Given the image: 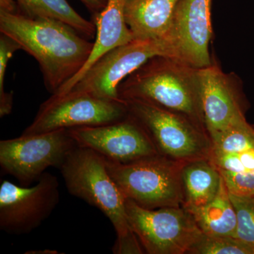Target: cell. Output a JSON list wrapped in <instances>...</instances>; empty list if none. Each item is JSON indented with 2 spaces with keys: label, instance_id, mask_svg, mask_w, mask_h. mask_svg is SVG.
<instances>
[{
  "label": "cell",
  "instance_id": "obj_1",
  "mask_svg": "<svg viewBox=\"0 0 254 254\" xmlns=\"http://www.w3.org/2000/svg\"><path fill=\"white\" fill-rule=\"evenodd\" d=\"M0 32L38 62L45 86L52 94L83 69L94 48V41L63 21L32 19L1 9Z\"/></svg>",
  "mask_w": 254,
  "mask_h": 254
},
{
  "label": "cell",
  "instance_id": "obj_2",
  "mask_svg": "<svg viewBox=\"0 0 254 254\" xmlns=\"http://www.w3.org/2000/svg\"><path fill=\"white\" fill-rule=\"evenodd\" d=\"M199 68L173 57H153L120 83L119 97L145 100L182 114L205 129Z\"/></svg>",
  "mask_w": 254,
  "mask_h": 254
},
{
  "label": "cell",
  "instance_id": "obj_3",
  "mask_svg": "<svg viewBox=\"0 0 254 254\" xmlns=\"http://www.w3.org/2000/svg\"><path fill=\"white\" fill-rule=\"evenodd\" d=\"M60 170L69 193L98 208L113 224L117 236L113 254L145 253L128 222L126 198L110 175L103 156L78 146Z\"/></svg>",
  "mask_w": 254,
  "mask_h": 254
},
{
  "label": "cell",
  "instance_id": "obj_4",
  "mask_svg": "<svg viewBox=\"0 0 254 254\" xmlns=\"http://www.w3.org/2000/svg\"><path fill=\"white\" fill-rule=\"evenodd\" d=\"M103 158L126 199L148 209L183 205L182 171L186 162L160 154L128 163Z\"/></svg>",
  "mask_w": 254,
  "mask_h": 254
},
{
  "label": "cell",
  "instance_id": "obj_5",
  "mask_svg": "<svg viewBox=\"0 0 254 254\" xmlns=\"http://www.w3.org/2000/svg\"><path fill=\"white\" fill-rule=\"evenodd\" d=\"M124 101L160 155L184 162L208 158L211 140L206 130L191 119L145 100Z\"/></svg>",
  "mask_w": 254,
  "mask_h": 254
},
{
  "label": "cell",
  "instance_id": "obj_6",
  "mask_svg": "<svg viewBox=\"0 0 254 254\" xmlns=\"http://www.w3.org/2000/svg\"><path fill=\"white\" fill-rule=\"evenodd\" d=\"M127 218L145 254H190L204 234L183 207L143 208L126 199Z\"/></svg>",
  "mask_w": 254,
  "mask_h": 254
},
{
  "label": "cell",
  "instance_id": "obj_7",
  "mask_svg": "<svg viewBox=\"0 0 254 254\" xmlns=\"http://www.w3.org/2000/svg\"><path fill=\"white\" fill-rule=\"evenodd\" d=\"M78 145L67 128L1 140L0 166L21 186L38 181L49 168H60Z\"/></svg>",
  "mask_w": 254,
  "mask_h": 254
},
{
  "label": "cell",
  "instance_id": "obj_8",
  "mask_svg": "<svg viewBox=\"0 0 254 254\" xmlns=\"http://www.w3.org/2000/svg\"><path fill=\"white\" fill-rule=\"evenodd\" d=\"M127 115L125 101L103 99L86 92L71 90L64 95H52L41 105L33 123L22 135L108 125L123 120Z\"/></svg>",
  "mask_w": 254,
  "mask_h": 254
},
{
  "label": "cell",
  "instance_id": "obj_9",
  "mask_svg": "<svg viewBox=\"0 0 254 254\" xmlns=\"http://www.w3.org/2000/svg\"><path fill=\"white\" fill-rule=\"evenodd\" d=\"M158 55L172 57L168 41L131 40L102 55L70 91L86 92L103 99L124 101L119 97V85L130 73Z\"/></svg>",
  "mask_w": 254,
  "mask_h": 254
},
{
  "label": "cell",
  "instance_id": "obj_10",
  "mask_svg": "<svg viewBox=\"0 0 254 254\" xmlns=\"http://www.w3.org/2000/svg\"><path fill=\"white\" fill-rule=\"evenodd\" d=\"M35 186H17L4 180L0 186V230L22 235L38 228L60 203L58 177L45 173Z\"/></svg>",
  "mask_w": 254,
  "mask_h": 254
},
{
  "label": "cell",
  "instance_id": "obj_11",
  "mask_svg": "<svg viewBox=\"0 0 254 254\" xmlns=\"http://www.w3.org/2000/svg\"><path fill=\"white\" fill-rule=\"evenodd\" d=\"M68 131L78 147L116 163H128L160 154L141 124L128 113L115 123L75 127Z\"/></svg>",
  "mask_w": 254,
  "mask_h": 254
},
{
  "label": "cell",
  "instance_id": "obj_12",
  "mask_svg": "<svg viewBox=\"0 0 254 254\" xmlns=\"http://www.w3.org/2000/svg\"><path fill=\"white\" fill-rule=\"evenodd\" d=\"M213 0H179L175 8L168 42L173 58L196 68L213 63L209 43L213 36Z\"/></svg>",
  "mask_w": 254,
  "mask_h": 254
},
{
  "label": "cell",
  "instance_id": "obj_13",
  "mask_svg": "<svg viewBox=\"0 0 254 254\" xmlns=\"http://www.w3.org/2000/svg\"><path fill=\"white\" fill-rule=\"evenodd\" d=\"M200 100L205 129L210 140L245 119L242 87L237 76L218 64L199 68Z\"/></svg>",
  "mask_w": 254,
  "mask_h": 254
},
{
  "label": "cell",
  "instance_id": "obj_14",
  "mask_svg": "<svg viewBox=\"0 0 254 254\" xmlns=\"http://www.w3.org/2000/svg\"><path fill=\"white\" fill-rule=\"evenodd\" d=\"M127 0H108L105 9L93 19L96 26V36L93 53L83 69L72 79L65 83L55 94L67 93L77 83L82 75L107 52L133 39L131 32L125 21Z\"/></svg>",
  "mask_w": 254,
  "mask_h": 254
},
{
  "label": "cell",
  "instance_id": "obj_15",
  "mask_svg": "<svg viewBox=\"0 0 254 254\" xmlns=\"http://www.w3.org/2000/svg\"><path fill=\"white\" fill-rule=\"evenodd\" d=\"M178 1L127 0L125 21L133 39L165 40L168 42Z\"/></svg>",
  "mask_w": 254,
  "mask_h": 254
},
{
  "label": "cell",
  "instance_id": "obj_16",
  "mask_svg": "<svg viewBox=\"0 0 254 254\" xmlns=\"http://www.w3.org/2000/svg\"><path fill=\"white\" fill-rule=\"evenodd\" d=\"M184 208L187 211L201 208L218 194L222 176L208 158L187 161L182 171Z\"/></svg>",
  "mask_w": 254,
  "mask_h": 254
},
{
  "label": "cell",
  "instance_id": "obj_17",
  "mask_svg": "<svg viewBox=\"0 0 254 254\" xmlns=\"http://www.w3.org/2000/svg\"><path fill=\"white\" fill-rule=\"evenodd\" d=\"M208 158L218 169L230 193L254 196V148L231 153L210 151Z\"/></svg>",
  "mask_w": 254,
  "mask_h": 254
},
{
  "label": "cell",
  "instance_id": "obj_18",
  "mask_svg": "<svg viewBox=\"0 0 254 254\" xmlns=\"http://www.w3.org/2000/svg\"><path fill=\"white\" fill-rule=\"evenodd\" d=\"M188 212L205 235L235 237L236 211L223 179L218 193L212 201L201 208Z\"/></svg>",
  "mask_w": 254,
  "mask_h": 254
},
{
  "label": "cell",
  "instance_id": "obj_19",
  "mask_svg": "<svg viewBox=\"0 0 254 254\" xmlns=\"http://www.w3.org/2000/svg\"><path fill=\"white\" fill-rule=\"evenodd\" d=\"M17 13L26 17L50 18L66 23L88 40L96 36V26L81 16L66 0H14Z\"/></svg>",
  "mask_w": 254,
  "mask_h": 254
},
{
  "label": "cell",
  "instance_id": "obj_20",
  "mask_svg": "<svg viewBox=\"0 0 254 254\" xmlns=\"http://www.w3.org/2000/svg\"><path fill=\"white\" fill-rule=\"evenodd\" d=\"M230 197L237 215L235 237L254 252V196L230 193Z\"/></svg>",
  "mask_w": 254,
  "mask_h": 254
},
{
  "label": "cell",
  "instance_id": "obj_21",
  "mask_svg": "<svg viewBox=\"0 0 254 254\" xmlns=\"http://www.w3.org/2000/svg\"><path fill=\"white\" fill-rule=\"evenodd\" d=\"M190 254H254L250 247L233 237L205 235Z\"/></svg>",
  "mask_w": 254,
  "mask_h": 254
},
{
  "label": "cell",
  "instance_id": "obj_22",
  "mask_svg": "<svg viewBox=\"0 0 254 254\" xmlns=\"http://www.w3.org/2000/svg\"><path fill=\"white\" fill-rule=\"evenodd\" d=\"M21 50L17 42L1 33L0 36V117L4 118L11 113L13 93L4 89L5 73L10 59L17 50Z\"/></svg>",
  "mask_w": 254,
  "mask_h": 254
},
{
  "label": "cell",
  "instance_id": "obj_23",
  "mask_svg": "<svg viewBox=\"0 0 254 254\" xmlns=\"http://www.w3.org/2000/svg\"><path fill=\"white\" fill-rule=\"evenodd\" d=\"M84 4L86 9L92 15V18H95L105 9L108 0H79Z\"/></svg>",
  "mask_w": 254,
  "mask_h": 254
},
{
  "label": "cell",
  "instance_id": "obj_24",
  "mask_svg": "<svg viewBox=\"0 0 254 254\" xmlns=\"http://www.w3.org/2000/svg\"><path fill=\"white\" fill-rule=\"evenodd\" d=\"M0 9L10 13H17V6L14 0H0Z\"/></svg>",
  "mask_w": 254,
  "mask_h": 254
},
{
  "label": "cell",
  "instance_id": "obj_25",
  "mask_svg": "<svg viewBox=\"0 0 254 254\" xmlns=\"http://www.w3.org/2000/svg\"><path fill=\"white\" fill-rule=\"evenodd\" d=\"M36 252L32 251L30 254H59V252H57V251L54 250H43V251H36Z\"/></svg>",
  "mask_w": 254,
  "mask_h": 254
}]
</instances>
